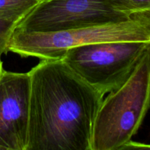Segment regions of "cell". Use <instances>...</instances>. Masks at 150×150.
Instances as JSON below:
<instances>
[{
  "label": "cell",
  "mask_w": 150,
  "mask_h": 150,
  "mask_svg": "<svg viewBox=\"0 0 150 150\" xmlns=\"http://www.w3.org/2000/svg\"><path fill=\"white\" fill-rule=\"evenodd\" d=\"M29 73L26 150H92L94 123L103 94L62 59H42Z\"/></svg>",
  "instance_id": "6da1fadb"
},
{
  "label": "cell",
  "mask_w": 150,
  "mask_h": 150,
  "mask_svg": "<svg viewBox=\"0 0 150 150\" xmlns=\"http://www.w3.org/2000/svg\"><path fill=\"white\" fill-rule=\"evenodd\" d=\"M150 108V46L119 88L103 98L94 123L92 150H120L137 133Z\"/></svg>",
  "instance_id": "7a4b0ae2"
},
{
  "label": "cell",
  "mask_w": 150,
  "mask_h": 150,
  "mask_svg": "<svg viewBox=\"0 0 150 150\" xmlns=\"http://www.w3.org/2000/svg\"><path fill=\"white\" fill-rule=\"evenodd\" d=\"M120 41L150 44V10L136 12L124 21L70 30L39 33L14 29L7 44V52L40 59H61L73 47Z\"/></svg>",
  "instance_id": "3957f363"
},
{
  "label": "cell",
  "mask_w": 150,
  "mask_h": 150,
  "mask_svg": "<svg viewBox=\"0 0 150 150\" xmlns=\"http://www.w3.org/2000/svg\"><path fill=\"white\" fill-rule=\"evenodd\" d=\"M149 46L147 42L134 41L90 43L70 48L61 59L105 95L127 80Z\"/></svg>",
  "instance_id": "277c9868"
},
{
  "label": "cell",
  "mask_w": 150,
  "mask_h": 150,
  "mask_svg": "<svg viewBox=\"0 0 150 150\" xmlns=\"http://www.w3.org/2000/svg\"><path fill=\"white\" fill-rule=\"evenodd\" d=\"M133 13L124 11L116 0H42L19 21L15 29L60 32L124 21Z\"/></svg>",
  "instance_id": "5b68a950"
},
{
  "label": "cell",
  "mask_w": 150,
  "mask_h": 150,
  "mask_svg": "<svg viewBox=\"0 0 150 150\" xmlns=\"http://www.w3.org/2000/svg\"><path fill=\"white\" fill-rule=\"evenodd\" d=\"M29 97V72L4 70L0 79V150H26Z\"/></svg>",
  "instance_id": "8992f818"
},
{
  "label": "cell",
  "mask_w": 150,
  "mask_h": 150,
  "mask_svg": "<svg viewBox=\"0 0 150 150\" xmlns=\"http://www.w3.org/2000/svg\"><path fill=\"white\" fill-rule=\"evenodd\" d=\"M40 0H0V17L21 20Z\"/></svg>",
  "instance_id": "52a82bcc"
},
{
  "label": "cell",
  "mask_w": 150,
  "mask_h": 150,
  "mask_svg": "<svg viewBox=\"0 0 150 150\" xmlns=\"http://www.w3.org/2000/svg\"><path fill=\"white\" fill-rule=\"evenodd\" d=\"M20 20L10 18L0 17V57L7 52V44Z\"/></svg>",
  "instance_id": "ba28073f"
},
{
  "label": "cell",
  "mask_w": 150,
  "mask_h": 150,
  "mask_svg": "<svg viewBox=\"0 0 150 150\" xmlns=\"http://www.w3.org/2000/svg\"><path fill=\"white\" fill-rule=\"evenodd\" d=\"M116 1L127 13L150 10V0H116Z\"/></svg>",
  "instance_id": "9c48e42d"
},
{
  "label": "cell",
  "mask_w": 150,
  "mask_h": 150,
  "mask_svg": "<svg viewBox=\"0 0 150 150\" xmlns=\"http://www.w3.org/2000/svg\"><path fill=\"white\" fill-rule=\"evenodd\" d=\"M150 149V144H145L138 143V142H133L130 140V142H127V144L124 145L120 149Z\"/></svg>",
  "instance_id": "30bf717a"
},
{
  "label": "cell",
  "mask_w": 150,
  "mask_h": 150,
  "mask_svg": "<svg viewBox=\"0 0 150 150\" xmlns=\"http://www.w3.org/2000/svg\"><path fill=\"white\" fill-rule=\"evenodd\" d=\"M4 71V68H3V62L1 60V57H0V79H1V76L3 74V72Z\"/></svg>",
  "instance_id": "8fae6325"
},
{
  "label": "cell",
  "mask_w": 150,
  "mask_h": 150,
  "mask_svg": "<svg viewBox=\"0 0 150 150\" xmlns=\"http://www.w3.org/2000/svg\"><path fill=\"white\" fill-rule=\"evenodd\" d=\"M40 1H42V0H40Z\"/></svg>",
  "instance_id": "7c38bea8"
}]
</instances>
